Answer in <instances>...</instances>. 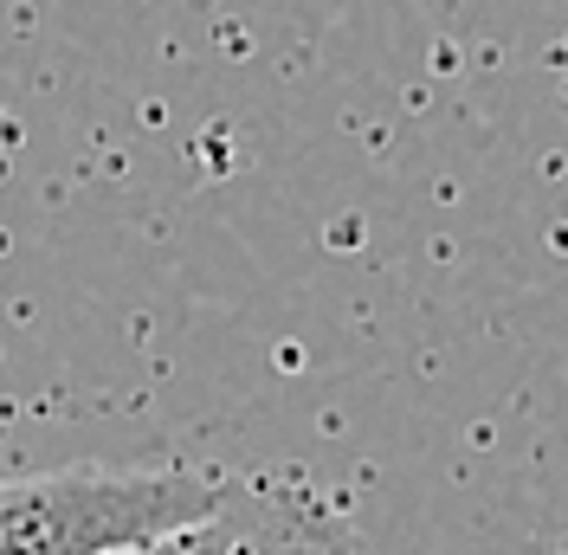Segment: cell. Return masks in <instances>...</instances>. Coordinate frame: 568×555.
I'll use <instances>...</instances> for the list:
<instances>
[{
  "label": "cell",
  "mask_w": 568,
  "mask_h": 555,
  "mask_svg": "<svg viewBox=\"0 0 568 555\" xmlns=\"http://www.w3.org/2000/svg\"><path fill=\"white\" fill-rule=\"evenodd\" d=\"M233 478L194 465H59L0 478V555H116L207 517Z\"/></svg>",
  "instance_id": "1"
},
{
  "label": "cell",
  "mask_w": 568,
  "mask_h": 555,
  "mask_svg": "<svg viewBox=\"0 0 568 555\" xmlns=\"http://www.w3.org/2000/svg\"><path fill=\"white\" fill-rule=\"evenodd\" d=\"M116 555H355L343 517L311 485L291 478H233L207 517L149 536Z\"/></svg>",
  "instance_id": "2"
}]
</instances>
